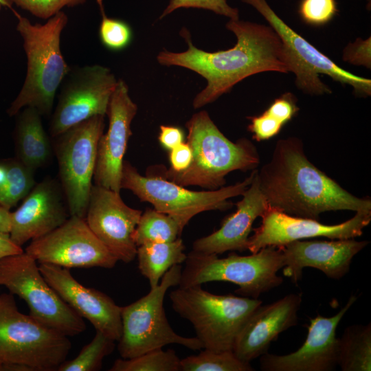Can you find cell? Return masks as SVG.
Returning <instances> with one entry per match:
<instances>
[{
  "mask_svg": "<svg viewBox=\"0 0 371 371\" xmlns=\"http://www.w3.org/2000/svg\"><path fill=\"white\" fill-rule=\"evenodd\" d=\"M226 27L237 38L232 48L214 52L200 49L192 44L188 30L183 28L180 34L188 49L164 50L157 56L162 65L184 67L206 80L207 85L193 100L194 109L215 101L249 76L264 71L289 72L282 43L271 27L230 19Z\"/></svg>",
  "mask_w": 371,
  "mask_h": 371,
  "instance_id": "6da1fadb",
  "label": "cell"
},
{
  "mask_svg": "<svg viewBox=\"0 0 371 371\" xmlns=\"http://www.w3.org/2000/svg\"><path fill=\"white\" fill-rule=\"evenodd\" d=\"M256 177L268 205L291 216L319 221L329 211L371 213L370 199L353 195L317 168L296 137L276 142Z\"/></svg>",
  "mask_w": 371,
  "mask_h": 371,
  "instance_id": "7a4b0ae2",
  "label": "cell"
},
{
  "mask_svg": "<svg viewBox=\"0 0 371 371\" xmlns=\"http://www.w3.org/2000/svg\"><path fill=\"white\" fill-rule=\"evenodd\" d=\"M13 12L27 64L24 83L7 113L14 116L22 109L30 106L41 115H49L57 89L71 69L60 49V36L68 17L61 10L44 24L32 23L27 18Z\"/></svg>",
  "mask_w": 371,
  "mask_h": 371,
  "instance_id": "3957f363",
  "label": "cell"
},
{
  "mask_svg": "<svg viewBox=\"0 0 371 371\" xmlns=\"http://www.w3.org/2000/svg\"><path fill=\"white\" fill-rule=\"evenodd\" d=\"M186 125L187 143L192 153L190 166L180 172L159 168L157 176L183 187L198 186L214 190L224 186L230 172L253 170L259 165L255 145L245 138L236 142L228 139L205 111L194 114Z\"/></svg>",
  "mask_w": 371,
  "mask_h": 371,
  "instance_id": "277c9868",
  "label": "cell"
},
{
  "mask_svg": "<svg viewBox=\"0 0 371 371\" xmlns=\"http://www.w3.org/2000/svg\"><path fill=\"white\" fill-rule=\"evenodd\" d=\"M169 296L173 310L193 326L203 348L216 352L232 351L238 333L262 304L258 299L211 293L201 285L179 286Z\"/></svg>",
  "mask_w": 371,
  "mask_h": 371,
  "instance_id": "5b68a950",
  "label": "cell"
},
{
  "mask_svg": "<svg viewBox=\"0 0 371 371\" xmlns=\"http://www.w3.org/2000/svg\"><path fill=\"white\" fill-rule=\"evenodd\" d=\"M185 263L179 287L212 281L229 282L238 286L236 293L258 299L261 293L279 286L283 282V278L277 275L284 267L281 247H265L249 256L232 252L223 258L216 254L192 251L187 254Z\"/></svg>",
  "mask_w": 371,
  "mask_h": 371,
  "instance_id": "8992f818",
  "label": "cell"
},
{
  "mask_svg": "<svg viewBox=\"0 0 371 371\" xmlns=\"http://www.w3.org/2000/svg\"><path fill=\"white\" fill-rule=\"evenodd\" d=\"M71 348L67 336L20 312L12 293L0 294V361L54 371Z\"/></svg>",
  "mask_w": 371,
  "mask_h": 371,
  "instance_id": "52a82bcc",
  "label": "cell"
},
{
  "mask_svg": "<svg viewBox=\"0 0 371 371\" xmlns=\"http://www.w3.org/2000/svg\"><path fill=\"white\" fill-rule=\"evenodd\" d=\"M181 271V265L172 266L147 295L122 307V331L117 345L122 358L135 357L170 344L194 350L203 348L196 337H186L176 333L166 316L165 295L170 287L179 285Z\"/></svg>",
  "mask_w": 371,
  "mask_h": 371,
  "instance_id": "ba28073f",
  "label": "cell"
},
{
  "mask_svg": "<svg viewBox=\"0 0 371 371\" xmlns=\"http://www.w3.org/2000/svg\"><path fill=\"white\" fill-rule=\"evenodd\" d=\"M257 169L241 182L210 191H192L157 175H140L124 161L121 189H127L156 210L175 218L183 229L195 215L209 210H225L232 207L230 198L242 195L251 184Z\"/></svg>",
  "mask_w": 371,
  "mask_h": 371,
  "instance_id": "9c48e42d",
  "label": "cell"
},
{
  "mask_svg": "<svg viewBox=\"0 0 371 371\" xmlns=\"http://www.w3.org/2000/svg\"><path fill=\"white\" fill-rule=\"evenodd\" d=\"M36 260L25 251L0 258V286L23 299L30 315L66 336L86 329L85 322L46 281Z\"/></svg>",
  "mask_w": 371,
  "mask_h": 371,
  "instance_id": "30bf717a",
  "label": "cell"
},
{
  "mask_svg": "<svg viewBox=\"0 0 371 371\" xmlns=\"http://www.w3.org/2000/svg\"><path fill=\"white\" fill-rule=\"evenodd\" d=\"M241 1L254 7L276 32L283 45L289 71L295 74L296 86L302 91L317 95L330 93V89L319 77L326 75L335 81L352 87L359 95H370V79L354 75L339 67L285 23L266 0Z\"/></svg>",
  "mask_w": 371,
  "mask_h": 371,
  "instance_id": "8fae6325",
  "label": "cell"
},
{
  "mask_svg": "<svg viewBox=\"0 0 371 371\" xmlns=\"http://www.w3.org/2000/svg\"><path fill=\"white\" fill-rule=\"evenodd\" d=\"M104 117L95 115L54 137L60 184L70 216L85 217Z\"/></svg>",
  "mask_w": 371,
  "mask_h": 371,
  "instance_id": "7c38bea8",
  "label": "cell"
},
{
  "mask_svg": "<svg viewBox=\"0 0 371 371\" xmlns=\"http://www.w3.org/2000/svg\"><path fill=\"white\" fill-rule=\"evenodd\" d=\"M66 78L49 124L54 138L95 115L105 116L117 82L110 69L99 65L71 69Z\"/></svg>",
  "mask_w": 371,
  "mask_h": 371,
  "instance_id": "4fadbf2b",
  "label": "cell"
},
{
  "mask_svg": "<svg viewBox=\"0 0 371 371\" xmlns=\"http://www.w3.org/2000/svg\"><path fill=\"white\" fill-rule=\"evenodd\" d=\"M25 251L39 263L67 269H112L118 261L93 233L85 218L78 216H70L57 228L31 240Z\"/></svg>",
  "mask_w": 371,
  "mask_h": 371,
  "instance_id": "5bb4252c",
  "label": "cell"
},
{
  "mask_svg": "<svg viewBox=\"0 0 371 371\" xmlns=\"http://www.w3.org/2000/svg\"><path fill=\"white\" fill-rule=\"evenodd\" d=\"M258 227L249 237L247 250L251 254L268 246L281 247L291 242L315 237L348 239L360 236L371 221V213L357 212L351 218L336 225L289 215L269 207L261 216Z\"/></svg>",
  "mask_w": 371,
  "mask_h": 371,
  "instance_id": "9a60e30c",
  "label": "cell"
},
{
  "mask_svg": "<svg viewBox=\"0 0 371 371\" xmlns=\"http://www.w3.org/2000/svg\"><path fill=\"white\" fill-rule=\"evenodd\" d=\"M142 211L128 206L120 192L97 185L91 189L85 219L96 237L116 258L133 261L137 246L133 234Z\"/></svg>",
  "mask_w": 371,
  "mask_h": 371,
  "instance_id": "2e32d148",
  "label": "cell"
},
{
  "mask_svg": "<svg viewBox=\"0 0 371 371\" xmlns=\"http://www.w3.org/2000/svg\"><path fill=\"white\" fill-rule=\"evenodd\" d=\"M137 111V106L129 95L128 85L124 80H117L106 114L109 128L98 144L95 185L120 192L124 156L132 135L131 122Z\"/></svg>",
  "mask_w": 371,
  "mask_h": 371,
  "instance_id": "e0dca14e",
  "label": "cell"
},
{
  "mask_svg": "<svg viewBox=\"0 0 371 371\" xmlns=\"http://www.w3.org/2000/svg\"><path fill=\"white\" fill-rule=\"evenodd\" d=\"M357 296L351 295L346 305L329 317L317 315L310 319L308 333L302 346L285 355L268 352L261 355L263 371H331L337 366V327Z\"/></svg>",
  "mask_w": 371,
  "mask_h": 371,
  "instance_id": "ac0fdd59",
  "label": "cell"
},
{
  "mask_svg": "<svg viewBox=\"0 0 371 371\" xmlns=\"http://www.w3.org/2000/svg\"><path fill=\"white\" fill-rule=\"evenodd\" d=\"M38 267L49 284L78 315L109 339L119 341L122 331L121 306L105 293L81 284L69 269L47 263Z\"/></svg>",
  "mask_w": 371,
  "mask_h": 371,
  "instance_id": "d6986e66",
  "label": "cell"
},
{
  "mask_svg": "<svg viewBox=\"0 0 371 371\" xmlns=\"http://www.w3.org/2000/svg\"><path fill=\"white\" fill-rule=\"evenodd\" d=\"M69 216L60 182L47 177L36 184L19 207L11 212L9 235L21 247L57 228Z\"/></svg>",
  "mask_w": 371,
  "mask_h": 371,
  "instance_id": "ffe728a7",
  "label": "cell"
},
{
  "mask_svg": "<svg viewBox=\"0 0 371 371\" xmlns=\"http://www.w3.org/2000/svg\"><path fill=\"white\" fill-rule=\"evenodd\" d=\"M368 243V240L358 241L354 238L291 242L281 246L284 263L283 274L297 284L303 269L313 267L330 278L339 280L348 273L354 256Z\"/></svg>",
  "mask_w": 371,
  "mask_h": 371,
  "instance_id": "44dd1931",
  "label": "cell"
},
{
  "mask_svg": "<svg viewBox=\"0 0 371 371\" xmlns=\"http://www.w3.org/2000/svg\"><path fill=\"white\" fill-rule=\"evenodd\" d=\"M301 303V293H291L271 304L260 305L235 339L232 351L236 357L250 363L267 353L279 334L297 324Z\"/></svg>",
  "mask_w": 371,
  "mask_h": 371,
  "instance_id": "7402d4cb",
  "label": "cell"
},
{
  "mask_svg": "<svg viewBox=\"0 0 371 371\" xmlns=\"http://www.w3.org/2000/svg\"><path fill=\"white\" fill-rule=\"evenodd\" d=\"M236 203V210L227 217L221 227L211 234L196 240L192 251L203 254H221L227 251H245L254 221L261 217L269 205L256 177Z\"/></svg>",
  "mask_w": 371,
  "mask_h": 371,
  "instance_id": "603a6c76",
  "label": "cell"
},
{
  "mask_svg": "<svg viewBox=\"0 0 371 371\" xmlns=\"http://www.w3.org/2000/svg\"><path fill=\"white\" fill-rule=\"evenodd\" d=\"M14 129L16 159L35 170L46 165L52 156V146L41 120L33 107L23 108L18 114Z\"/></svg>",
  "mask_w": 371,
  "mask_h": 371,
  "instance_id": "cb8c5ba5",
  "label": "cell"
},
{
  "mask_svg": "<svg viewBox=\"0 0 371 371\" xmlns=\"http://www.w3.org/2000/svg\"><path fill=\"white\" fill-rule=\"evenodd\" d=\"M180 237L170 242L147 243L137 247L138 269L148 279L150 289L156 287L172 266L184 262L187 254Z\"/></svg>",
  "mask_w": 371,
  "mask_h": 371,
  "instance_id": "d4e9b609",
  "label": "cell"
},
{
  "mask_svg": "<svg viewBox=\"0 0 371 371\" xmlns=\"http://www.w3.org/2000/svg\"><path fill=\"white\" fill-rule=\"evenodd\" d=\"M337 366L343 371L371 370V324L351 325L337 338Z\"/></svg>",
  "mask_w": 371,
  "mask_h": 371,
  "instance_id": "484cf974",
  "label": "cell"
},
{
  "mask_svg": "<svg viewBox=\"0 0 371 371\" xmlns=\"http://www.w3.org/2000/svg\"><path fill=\"white\" fill-rule=\"evenodd\" d=\"M183 231L172 216L155 209L142 213L133 234L137 247L147 243L170 242L179 238Z\"/></svg>",
  "mask_w": 371,
  "mask_h": 371,
  "instance_id": "4316f807",
  "label": "cell"
},
{
  "mask_svg": "<svg viewBox=\"0 0 371 371\" xmlns=\"http://www.w3.org/2000/svg\"><path fill=\"white\" fill-rule=\"evenodd\" d=\"M6 168L4 182L0 186V205L8 210L24 199L35 186L34 170L16 158L3 159Z\"/></svg>",
  "mask_w": 371,
  "mask_h": 371,
  "instance_id": "83f0119b",
  "label": "cell"
},
{
  "mask_svg": "<svg viewBox=\"0 0 371 371\" xmlns=\"http://www.w3.org/2000/svg\"><path fill=\"white\" fill-rule=\"evenodd\" d=\"M196 355L180 360L181 371H252L249 363L240 360L233 351L216 352L203 348Z\"/></svg>",
  "mask_w": 371,
  "mask_h": 371,
  "instance_id": "f1b7e54d",
  "label": "cell"
},
{
  "mask_svg": "<svg viewBox=\"0 0 371 371\" xmlns=\"http://www.w3.org/2000/svg\"><path fill=\"white\" fill-rule=\"evenodd\" d=\"M180 359L173 350L159 348L130 359H116L110 371H178Z\"/></svg>",
  "mask_w": 371,
  "mask_h": 371,
  "instance_id": "f546056e",
  "label": "cell"
},
{
  "mask_svg": "<svg viewBox=\"0 0 371 371\" xmlns=\"http://www.w3.org/2000/svg\"><path fill=\"white\" fill-rule=\"evenodd\" d=\"M115 341L100 331L96 330L93 339L85 345L76 358L65 361L58 371H97L102 364L104 357L115 348Z\"/></svg>",
  "mask_w": 371,
  "mask_h": 371,
  "instance_id": "4dcf8cb0",
  "label": "cell"
},
{
  "mask_svg": "<svg viewBox=\"0 0 371 371\" xmlns=\"http://www.w3.org/2000/svg\"><path fill=\"white\" fill-rule=\"evenodd\" d=\"M101 14L99 37L102 45L112 51H120L129 45L133 38L130 25L123 20L108 17L102 0H96Z\"/></svg>",
  "mask_w": 371,
  "mask_h": 371,
  "instance_id": "1f68e13d",
  "label": "cell"
},
{
  "mask_svg": "<svg viewBox=\"0 0 371 371\" xmlns=\"http://www.w3.org/2000/svg\"><path fill=\"white\" fill-rule=\"evenodd\" d=\"M307 24L320 26L331 21L337 12L336 0H302L298 9Z\"/></svg>",
  "mask_w": 371,
  "mask_h": 371,
  "instance_id": "d6a6232c",
  "label": "cell"
},
{
  "mask_svg": "<svg viewBox=\"0 0 371 371\" xmlns=\"http://www.w3.org/2000/svg\"><path fill=\"white\" fill-rule=\"evenodd\" d=\"M179 8L204 9L227 16L231 20L239 19L238 10L231 7L226 0H170L159 19Z\"/></svg>",
  "mask_w": 371,
  "mask_h": 371,
  "instance_id": "836d02e7",
  "label": "cell"
},
{
  "mask_svg": "<svg viewBox=\"0 0 371 371\" xmlns=\"http://www.w3.org/2000/svg\"><path fill=\"white\" fill-rule=\"evenodd\" d=\"M21 9L32 15L48 19L61 11L65 7H74L86 2V0H10Z\"/></svg>",
  "mask_w": 371,
  "mask_h": 371,
  "instance_id": "e575fe53",
  "label": "cell"
},
{
  "mask_svg": "<svg viewBox=\"0 0 371 371\" xmlns=\"http://www.w3.org/2000/svg\"><path fill=\"white\" fill-rule=\"evenodd\" d=\"M250 124L248 130L253 134V138L257 142L269 139L277 135L284 126L265 111L259 115L249 117Z\"/></svg>",
  "mask_w": 371,
  "mask_h": 371,
  "instance_id": "d590c367",
  "label": "cell"
},
{
  "mask_svg": "<svg viewBox=\"0 0 371 371\" xmlns=\"http://www.w3.org/2000/svg\"><path fill=\"white\" fill-rule=\"evenodd\" d=\"M298 111L295 96L286 92L276 98L265 111L284 126Z\"/></svg>",
  "mask_w": 371,
  "mask_h": 371,
  "instance_id": "8d00e7d4",
  "label": "cell"
},
{
  "mask_svg": "<svg viewBox=\"0 0 371 371\" xmlns=\"http://www.w3.org/2000/svg\"><path fill=\"white\" fill-rule=\"evenodd\" d=\"M346 61L355 65L370 67V38L366 41H356L350 44L344 54Z\"/></svg>",
  "mask_w": 371,
  "mask_h": 371,
  "instance_id": "74e56055",
  "label": "cell"
},
{
  "mask_svg": "<svg viewBox=\"0 0 371 371\" xmlns=\"http://www.w3.org/2000/svg\"><path fill=\"white\" fill-rule=\"evenodd\" d=\"M192 159V150L187 142H182L170 150L169 161L170 170L180 172L190 166Z\"/></svg>",
  "mask_w": 371,
  "mask_h": 371,
  "instance_id": "f35d334b",
  "label": "cell"
},
{
  "mask_svg": "<svg viewBox=\"0 0 371 371\" xmlns=\"http://www.w3.org/2000/svg\"><path fill=\"white\" fill-rule=\"evenodd\" d=\"M184 134L183 131L177 126H160V133L158 139L161 145L168 150H171L183 142Z\"/></svg>",
  "mask_w": 371,
  "mask_h": 371,
  "instance_id": "ab89813d",
  "label": "cell"
},
{
  "mask_svg": "<svg viewBox=\"0 0 371 371\" xmlns=\"http://www.w3.org/2000/svg\"><path fill=\"white\" fill-rule=\"evenodd\" d=\"M23 251L21 247L12 242L8 234L0 232V258Z\"/></svg>",
  "mask_w": 371,
  "mask_h": 371,
  "instance_id": "60d3db41",
  "label": "cell"
},
{
  "mask_svg": "<svg viewBox=\"0 0 371 371\" xmlns=\"http://www.w3.org/2000/svg\"><path fill=\"white\" fill-rule=\"evenodd\" d=\"M11 228V212L0 205V232L8 234Z\"/></svg>",
  "mask_w": 371,
  "mask_h": 371,
  "instance_id": "b9f144b4",
  "label": "cell"
},
{
  "mask_svg": "<svg viewBox=\"0 0 371 371\" xmlns=\"http://www.w3.org/2000/svg\"><path fill=\"white\" fill-rule=\"evenodd\" d=\"M0 371H30V370L23 366L0 361Z\"/></svg>",
  "mask_w": 371,
  "mask_h": 371,
  "instance_id": "7bdbcfd3",
  "label": "cell"
},
{
  "mask_svg": "<svg viewBox=\"0 0 371 371\" xmlns=\"http://www.w3.org/2000/svg\"><path fill=\"white\" fill-rule=\"evenodd\" d=\"M6 176V168L3 160L0 161V186L3 184Z\"/></svg>",
  "mask_w": 371,
  "mask_h": 371,
  "instance_id": "ee69618b",
  "label": "cell"
},
{
  "mask_svg": "<svg viewBox=\"0 0 371 371\" xmlns=\"http://www.w3.org/2000/svg\"><path fill=\"white\" fill-rule=\"evenodd\" d=\"M12 3L10 0H0V10L3 7L12 8Z\"/></svg>",
  "mask_w": 371,
  "mask_h": 371,
  "instance_id": "f6af8a7d",
  "label": "cell"
}]
</instances>
